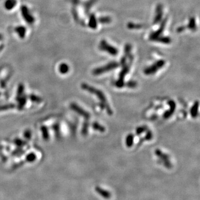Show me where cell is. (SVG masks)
<instances>
[{
  "mask_svg": "<svg viewBox=\"0 0 200 200\" xmlns=\"http://www.w3.org/2000/svg\"><path fill=\"white\" fill-rule=\"evenodd\" d=\"M68 71H69V67L66 65L64 64L60 67V71L62 73H67Z\"/></svg>",
  "mask_w": 200,
  "mask_h": 200,
  "instance_id": "obj_23",
  "label": "cell"
},
{
  "mask_svg": "<svg viewBox=\"0 0 200 200\" xmlns=\"http://www.w3.org/2000/svg\"><path fill=\"white\" fill-rule=\"evenodd\" d=\"M122 65V69L121 73L119 74V77L118 80L116 81V86L117 88H121L125 86L124 79L125 76L127 74L130 70V66L126 64V62H121Z\"/></svg>",
  "mask_w": 200,
  "mask_h": 200,
  "instance_id": "obj_3",
  "label": "cell"
},
{
  "mask_svg": "<svg viewBox=\"0 0 200 200\" xmlns=\"http://www.w3.org/2000/svg\"><path fill=\"white\" fill-rule=\"evenodd\" d=\"M146 131L147 132H146V134L144 137V139L146 141H150L152 139L153 134L150 130H147Z\"/></svg>",
  "mask_w": 200,
  "mask_h": 200,
  "instance_id": "obj_20",
  "label": "cell"
},
{
  "mask_svg": "<svg viewBox=\"0 0 200 200\" xmlns=\"http://www.w3.org/2000/svg\"><path fill=\"white\" fill-rule=\"evenodd\" d=\"M81 88L83 90L95 95L97 97V99H99L100 101V106L102 110L105 109L108 115H112L113 114V111L111 108L110 106L108 103L106 96L104 95V92H102L101 90L97 89L95 87L91 86L86 84H81Z\"/></svg>",
  "mask_w": 200,
  "mask_h": 200,
  "instance_id": "obj_1",
  "label": "cell"
},
{
  "mask_svg": "<svg viewBox=\"0 0 200 200\" xmlns=\"http://www.w3.org/2000/svg\"><path fill=\"white\" fill-rule=\"evenodd\" d=\"M134 135L132 133L128 134L126 139V145L127 147H131L133 145Z\"/></svg>",
  "mask_w": 200,
  "mask_h": 200,
  "instance_id": "obj_13",
  "label": "cell"
},
{
  "mask_svg": "<svg viewBox=\"0 0 200 200\" xmlns=\"http://www.w3.org/2000/svg\"><path fill=\"white\" fill-rule=\"evenodd\" d=\"M15 105L13 104H7V105H3L0 106V111L5 110H8L10 108H14Z\"/></svg>",
  "mask_w": 200,
  "mask_h": 200,
  "instance_id": "obj_22",
  "label": "cell"
},
{
  "mask_svg": "<svg viewBox=\"0 0 200 200\" xmlns=\"http://www.w3.org/2000/svg\"><path fill=\"white\" fill-rule=\"evenodd\" d=\"M100 48L102 51L108 52L111 55L116 56L118 53V50L117 49L108 44L105 40H102L101 41L100 44Z\"/></svg>",
  "mask_w": 200,
  "mask_h": 200,
  "instance_id": "obj_5",
  "label": "cell"
},
{
  "mask_svg": "<svg viewBox=\"0 0 200 200\" xmlns=\"http://www.w3.org/2000/svg\"><path fill=\"white\" fill-rule=\"evenodd\" d=\"M196 21H195V19H194V18H190V21H189L188 27L190 29L194 30L195 29H196Z\"/></svg>",
  "mask_w": 200,
  "mask_h": 200,
  "instance_id": "obj_17",
  "label": "cell"
},
{
  "mask_svg": "<svg viewBox=\"0 0 200 200\" xmlns=\"http://www.w3.org/2000/svg\"><path fill=\"white\" fill-rule=\"evenodd\" d=\"M198 108H199V102L198 101H196L194 102V104L192 105L190 109V115L193 118H196L198 116Z\"/></svg>",
  "mask_w": 200,
  "mask_h": 200,
  "instance_id": "obj_11",
  "label": "cell"
},
{
  "mask_svg": "<svg viewBox=\"0 0 200 200\" xmlns=\"http://www.w3.org/2000/svg\"><path fill=\"white\" fill-rule=\"evenodd\" d=\"M128 27L129 29H139L141 27V25H136L132 23H129L128 24Z\"/></svg>",
  "mask_w": 200,
  "mask_h": 200,
  "instance_id": "obj_24",
  "label": "cell"
},
{
  "mask_svg": "<svg viewBox=\"0 0 200 200\" xmlns=\"http://www.w3.org/2000/svg\"><path fill=\"white\" fill-rule=\"evenodd\" d=\"M92 127L93 128V130L99 131L100 132H104L106 131V128L104 126H102L97 122L93 123L92 124Z\"/></svg>",
  "mask_w": 200,
  "mask_h": 200,
  "instance_id": "obj_12",
  "label": "cell"
},
{
  "mask_svg": "<svg viewBox=\"0 0 200 200\" xmlns=\"http://www.w3.org/2000/svg\"><path fill=\"white\" fill-rule=\"evenodd\" d=\"M167 104L170 106V110H168L163 115V117L165 119H169L174 114L176 107V104L173 100H170L167 102Z\"/></svg>",
  "mask_w": 200,
  "mask_h": 200,
  "instance_id": "obj_7",
  "label": "cell"
},
{
  "mask_svg": "<svg viewBox=\"0 0 200 200\" xmlns=\"http://www.w3.org/2000/svg\"><path fill=\"white\" fill-rule=\"evenodd\" d=\"M88 127H89V122L88 120H86L84 122L83 126H82V133L84 136L87 135L88 133Z\"/></svg>",
  "mask_w": 200,
  "mask_h": 200,
  "instance_id": "obj_15",
  "label": "cell"
},
{
  "mask_svg": "<svg viewBox=\"0 0 200 200\" xmlns=\"http://www.w3.org/2000/svg\"><path fill=\"white\" fill-rule=\"evenodd\" d=\"M147 130V127L145 126H139V127L137 128L136 130V133L137 135H140L141 134L145 132Z\"/></svg>",
  "mask_w": 200,
  "mask_h": 200,
  "instance_id": "obj_18",
  "label": "cell"
},
{
  "mask_svg": "<svg viewBox=\"0 0 200 200\" xmlns=\"http://www.w3.org/2000/svg\"><path fill=\"white\" fill-rule=\"evenodd\" d=\"M163 6L161 5H158L156 9V15L154 18V23H158L163 18Z\"/></svg>",
  "mask_w": 200,
  "mask_h": 200,
  "instance_id": "obj_10",
  "label": "cell"
},
{
  "mask_svg": "<svg viewBox=\"0 0 200 200\" xmlns=\"http://www.w3.org/2000/svg\"><path fill=\"white\" fill-rule=\"evenodd\" d=\"M70 108L76 113H78V115L84 117L86 120H88L90 119L91 117L90 113L84 110L82 108L80 107L77 104L73 103L70 105Z\"/></svg>",
  "mask_w": 200,
  "mask_h": 200,
  "instance_id": "obj_6",
  "label": "cell"
},
{
  "mask_svg": "<svg viewBox=\"0 0 200 200\" xmlns=\"http://www.w3.org/2000/svg\"><path fill=\"white\" fill-rule=\"evenodd\" d=\"M119 66V64L116 62H111L104 65V66L96 68L93 70L92 73L94 75H100L104 73H108L111 70L117 69Z\"/></svg>",
  "mask_w": 200,
  "mask_h": 200,
  "instance_id": "obj_2",
  "label": "cell"
},
{
  "mask_svg": "<svg viewBox=\"0 0 200 200\" xmlns=\"http://www.w3.org/2000/svg\"><path fill=\"white\" fill-rule=\"evenodd\" d=\"M111 21V19L109 17H103L99 19L100 22L101 23H110Z\"/></svg>",
  "mask_w": 200,
  "mask_h": 200,
  "instance_id": "obj_21",
  "label": "cell"
},
{
  "mask_svg": "<svg viewBox=\"0 0 200 200\" xmlns=\"http://www.w3.org/2000/svg\"><path fill=\"white\" fill-rule=\"evenodd\" d=\"M165 65V61L163 60H160L155 64H153L150 66L147 67L145 70H144V73L146 75H153L154 73H157V71L161 68H163V66Z\"/></svg>",
  "mask_w": 200,
  "mask_h": 200,
  "instance_id": "obj_4",
  "label": "cell"
},
{
  "mask_svg": "<svg viewBox=\"0 0 200 200\" xmlns=\"http://www.w3.org/2000/svg\"><path fill=\"white\" fill-rule=\"evenodd\" d=\"M89 25H90V27L93 29H95L97 27V21H96V18L94 15H92L90 18Z\"/></svg>",
  "mask_w": 200,
  "mask_h": 200,
  "instance_id": "obj_16",
  "label": "cell"
},
{
  "mask_svg": "<svg viewBox=\"0 0 200 200\" xmlns=\"http://www.w3.org/2000/svg\"><path fill=\"white\" fill-rule=\"evenodd\" d=\"M31 99L32 100V101H41V99H40L39 97H37L36 96H31Z\"/></svg>",
  "mask_w": 200,
  "mask_h": 200,
  "instance_id": "obj_26",
  "label": "cell"
},
{
  "mask_svg": "<svg viewBox=\"0 0 200 200\" xmlns=\"http://www.w3.org/2000/svg\"><path fill=\"white\" fill-rule=\"evenodd\" d=\"M154 41H156L163 44H168L171 42L170 38L168 37H158Z\"/></svg>",
  "mask_w": 200,
  "mask_h": 200,
  "instance_id": "obj_14",
  "label": "cell"
},
{
  "mask_svg": "<svg viewBox=\"0 0 200 200\" xmlns=\"http://www.w3.org/2000/svg\"><path fill=\"white\" fill-rule=\"evenodd\" d=\"M166 24V20L163 21L162 23H161V25L160 27L157 30L156 32H154V33H152L151 34L150 37L151 40L154 41L157 37H159V35L162 34V33H163V30L165 28Z\"/></svg>",
  "mask_w": 200,
  "mask_h": 200,
  "instance_id": "obj_9",
  "label": "cell"
},
{
  "mask_svg": "<svg viewBox=\"0 0 200 200\" xmlns=\"http://www.w3.org/2000/svg\"><path fill=\"white\" fill-rule=\"evenodd\" d=\"M125 86L130 88H134L137 86V84L136 82L135 81H130L125 84Z\"/></svg>",
  "mask_w": 200,
  "mask_h": 200,
  "instance_id": "obj_19",
  "label": "cell"
},
{
  "mask_svg": "<svg viewBox=\"0 0 200 200\" xmlns=\"http://www.w3.org/2000/svg\"><path fill=\"white\" fill-rule=\"evenodd\" d=\"M23 91V86L22 84H20V86L18 87V95L19 96L21 95Z\"/></svg>",
  "mask_w": 200,
  "mask_h": 200,
  "instance_id": "obj_25",
  "label": "cell"
},
{
  "mask_svg": "<svg viewBox=\"0 0 200 200\" xmlns=\"http://www.w3.org/2000/svg\"><path fill=\"white\" fill-rule=\"evenodd\" d=\"M155 154L160 159H162V161L166 165H167V166H170L171 165V163H170V160H169V157L167 154L163 153V151L160 150L159 149L156 150L155 151Z\"/></svg>",
  "mask_w": 200,
  "mask_h": 200,
  "instance_id": "obj_8",
  "label": "cell"
}]
</instances>
